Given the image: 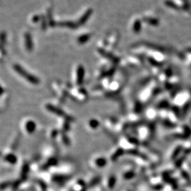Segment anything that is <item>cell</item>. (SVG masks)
I'll use <instances>...</instances> for the list:
<instances>
[{"label":"cell","instance_id":"2","mask_svg":"<svg viewBox=\"0 0 191 191\" xmlns=\"http://www.w3.org/2000/svg\"><path fill=\"white\" fill-rule=\"evenodd\" d=\"M84 73H85V70H84V67L82 65H79L77 67V71H76V80H77L78 84H82L84 81Z\"/></svg>","mask_w":191,"mask_h":191},{"label":"cell","instance_id":"9","mask_svg":"<svg viewBox=\"0 0 191 191\" xmlns=\"http://www.w3.org/2000/svg\"><path fill=\"white\" fill-rule=\"evenodd\" d=\"M115 71V69H111L110 71H108V72H106V76H109V75H111V74H113L114 73Z\"/></svg>","mask_w":191,"mask_h":191},{"label":"cell","instance_id":"8","mask_svg":"<svg viewBox=\"0 0 191 191\" xmlns=\"http://www.w3.org/2000/svg\"><path fill=\"white\" fill-rule=\"evenodd\" d=\"M140 28H141V25H140V22L139 20L135 21L133 25V31L135 33H138L140 31Z\"/></svg>","mask_w":191,"mask_h":191},{"label":"cell","instance_id":"6","mask_svg":"<svg viewBox=\"0 0 191 191\" xmlns=\"http://www.w3.org/2000/svg\"><path fill=\"white\" fill-rule=\"evenodd\" d=\"M58 25H60V26H63V27H67V28H77L78 26V24H76V23H74V22L72 21H63V22H60V23H58Z\"/></svg>","mask_w":191,"mask_h":191},{"label":"cell","instance_id":"10","mask_svg":"<svg viewBox=\"0 0 191 191\" xmlns=\"http://www.w3.org/2000/svg\"><path fill=\"white\" fill-rule=\"evenodd\" d=\"M40 20V16H36L33 17V21L34 22H37L38 21Z\"/></svg>","mask_w":191,"mask_h":191},{"label":"cell","instance_id":"5","mask_svg":"<svg viewBox=\"0 0 191 191\" xmlns=\"http://www.w3.org/2000/svg\"><path fill=\"white\" fill-rule=\"evenodd\" d=\"M99 52L101 55H103V56L107 57V58L109 59V60H111V61L114 62V63H118L119 62V59L117 58V57H115L113 55H112V54H111V53H108V52H106L105 50H99Z\"/></svg>","mask_w":191,"mask_h":191},{"label":"cell","instance_id":"7","mask_svg":"<svg viewBox=\"0 0 191 191\" xmlns=\"http://www.w3.org/2000/svg\"><path fill=\"white\" fill-rule=\"evenodd\" d=\"M90 37H91V36L89 34L82 35V36H80V37L78 38L77 41L79 44H84L89 41Z\"/></svg>","mask_w":191,"mask_h":191},{"label":"cell","instance_id":"1","mask_svg":"<svg viewBox=\"0 0 191 191\" xmlns=\"http://www.w3.org/2000/svg\"><path fill=\"white\" fill-rule=\"evenodd\" d=\"M14 69L17 73H19L21 76H23V78H25V79H26L28 82L31 83V84H39L40 81H39V79L36 77V76H33V74L28 73V71H25V70L23 69L22 67H21L19 65H17V64L14 65Z\"/></svg>","mask_w":191,"mask_h":191},{"label":"cell","instance_id":"4","mask_svg":"<svg viewBox=\"0 0 191 191\" xmlns=\"http://www.w3.org/2000/svg\"><path fill=\"white\" fill-rule=\"evenodd\" d=\"M92 13H93V10L91 9H89L82 16L80 19L79 20L78 22V25H84L87 21L89 20V19L90 18L91 16L92 15Z\"/></svg>","mask_w":191,"mask_h":191},{"label":"cell","instance_id":"3","mask_svg":"<svg viewBox=\"0 0 191 191\" xmlns=\"http://www.w3.org/2000/svg\"><path fill=\"white\" fill-rule=\"evenodd\" d=\"M25 38V45L26 50L28 51H31L33 48V41H32V37L31 33H25L24 35Z\"/></svg>","mask_w":191,"mask_h":191}]
</instances>
